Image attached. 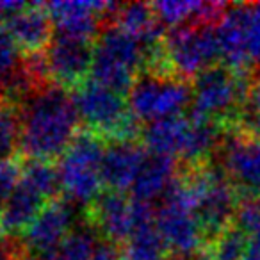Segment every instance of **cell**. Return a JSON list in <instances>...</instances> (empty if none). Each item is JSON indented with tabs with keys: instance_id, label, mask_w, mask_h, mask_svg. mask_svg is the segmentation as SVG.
<instances>
[{
	"instance_id": "1",
	"label": "cell",
	"mask_w": 260,
	"mask_h": 260,
	"mask_svg": "<svg viewBox=\"0 0 260 260\" xmlns=\"http://www.w3.org/2000/svg\"><path fill=\"white\" fill-rule=\"evenodd\" d=\"M22 145L20 150L30 160L62 157L79 138V112L73 96L61 86L40 84L22 100Z\"/></svg>"
},
{
	"instance_id": "2",
	"label": "cell",
	"mask_w": 260,
	"mask_h": 260,
	"mask_svg": "<svg viewBox=\"0 0 260 260\" xmlns=\"http://www.w3.org/2000/svg\"><path fill=\"white\" fill-rule=\"evenodd\" d=\"M223 125L202 116H173L148 123L141 132L148 152L180 159L187 168L207 164L221 141Z\"/></svg>"
},
{
	"instance_id": "3",
	"label": "cell",
	"mask_w": 260,
	"mask_h": 260,
	"mask_svg": "<svg viewBox=\"0 0 260 260\" xmlns=\"http://www.w3.org/2000/svg\"><path fill=\"white\" fill-rule=\"evenodd\" d=\"M150 61V52L141 41L112 23L102 29L96 38L91 75L94 82L123 94L128 93L136 79L143 73L141 68Z\"/></svg>"
},
{
	"instance_id": "4",
	"label": "cell",
	"mask_w": 260,
	"mask_h": 260,
	"mask_svg": "<svg viewBox=\"0 0 260 260\" xmlns=\"http://www.w3.org/2000/svg\"><path fill=\"white\" fill-rule=\"evenodd\" d=\"M80 121L98 138L111 143H134L141 134L139 121L132 114L128 102L121 93L94 80H86L73 91Z\"/></svg>"
},
{
	"instance_id": "5",
	"label": "cell",
	"mask_w": 260,
	"mask_h": 260,
	"mask_svg": "<svg viewBox=\"0 0 260 260\" xmlns=\"http://www.w3.org/2000/svg\"><path fill=\"white\" fill-rule=\"evenodd\" d=\"M219 57L221 50L214 23H189L170 29L162 40L159 57L150 70L168 72L189 82L216 66Z\"/></svg>"
},
{
	"instance_id": "6",
	"label": "cell",
	"mask_w": 260,
	"mask_h": 260,
	"mask_svg": "<svg viewBox=\"0 0 260 260\" xmlns=\"http://www.w3.org/2000/svg\"><path fill=\"white\" fill-rule=\"evenodd\" d=\"M184 175L194 202L196 216L205 232L207 244L234 224L237 212L239 189L232 184L223 168L210 166L209 162L196 168H187Z\"/></svg>"
},
{
	"instance_id": "7",
	"label": "cell",
	"mask_w": 260,
	"mask_h": 260,
	"mask_svg": "<svg viewBox=\"0 0 260 260\" xmlns=\"http://www.w3.org/2000/svg\"><path fill=\"white\" fill-rule=\"evenodd\" d=\"M249 84L248 72L217 64L205 70L192 80V114L230 126L248 98Z\"/></svg>"
},
{
	"instance_id": "8",
	"label": "cell",
	"mask_w": 260,
	"mask_h": 260,
	"mask_svg": "<svg viewBox=\"0 0 260 260\" xmlns=\"http://www.w3.org/2000/svg\"><path fill=\"white\" fill-rule=\"evenodd\" d=\"M105 148L104 139L87 130L79 134L61 157L57 171L61 189L70 202L91 207L102 196V187L105 185L102 177Z\"/></svg>"
},
{
	"instance_id": "9",
	"label": "cell",
	"mask_w": 260,
	"mask_h": 260,
	"mask_svg": "<svg viewBox=\"0 0 260 260\" xmlns=\"http://www.w3.org/2000/svg\"><path fill=\"white\" fill-rule=\"evenodd\" d=\"M155 223L170 253L178 258H191L205 251L207 237L196 216L194 202L184 177L177 178L155 212Z\"/></svg>"
},
{
	"instance_id": "10",
	"label": "cell",
	"mask_w": 260,
	"mask_h": 260,
	"mask_svg": "<svg viewBox=\"0 0 260 260\" xmlns=\"http://www.w3.org/2000/svg\"><path fill=\"white\" fill-rule=\"evenodd\" d=\"M61 191L59 171L50 162L30 160L23 168L22 180L11 200L0 212V230L6 234L25 232L57 192Z\"/></svg>"
},
{
	"instance_id": "11",
	"label": "cell",
	"mask_w": 260,
	"mask_h": 260,
	"mask_svg": "<svg viewBox=\"0 0 260 260\" xmlns=\"http://www.w3.org/2000/svg\"><path fill=\"white\" fill-rule=\"evenodd\" d=\"M189 104H192V87L168 72L145 70L128 91V107L138 121L153 123L182 116Z\"/></svg>"
},
{
	"instance_id": "12",
	"label": "cell",
	"mask_w": 260,
	"mask_h": 260,
	"mask_svg": "<svg viewBox=\"0 0 260 260\" xmlns=\"http://www.w3.org/2000/svg\"><path fill=\"white\" fill-rule=\"evenodd\" d=\"M155 217L150 203L126 198L123 192L109 191L89 207V224L109 242H125L141 221Z\"/></svg>"
},
{
	"instance_id": "13",
	"label": "cell",
	"mask_w": 260,
	"mask_h": 260,
	"mask_svg": "<svg viewBox=\"0 0 260 260\" xmlns=\"http://www.w3.org/2000/svg\"><path fill=\"white\" fill-rule=\"evenodd\" d=\"M93 47L91 41L54 32V40L41 54L45 79H50L52 84L61 87H79L87 80V73H91Z\"/></svg>"
},
{
	"instance_id": "14",
	"label": "cell",
	"mask_w": 260,
	"mask_h": 260,
	"mask_svg": "<svg viewBox=\"0 0 260 260\" xmlns=\"http://www.w3.org/2000/svg\"><path fill=\"white\" fill-rule=\"evenodd\" d=\"M221 164L242 196H260V139L234 134L223 145Z\"/></svg>"
},
{
	"instance_id": "15",
	"label": "cell",
	"mask_w": 260,
	"mask_h": 260,
	"mask_svg": "<svg viewBox=\"0 0 260 260\" xmlns=\"http://www.w3.org/2000/svg\"><path fill=\"white\" fill-rule=\"evenodd\" d=\"M75 214L68 202H50L23 232V246L41 255L54 253L73 232Z\"/></svg>"
},
{
	"instance_id": "16",
	"label": "cell",
	"mask_w": 260,
	"mask_h": 260,
	"mask_svg": "<svg viewBox=\"0 0 260 260\" xmlns=\"http://www.w3.org/2000/svg\"><path fill=\"white\" fill-rule=\"evenodd\" d=\"M45 8L55 27V34L93 41L104 13L112 15L118 6L111 2H52L45 4Z\"/></svg>"
},
{
	"instance_id": "17",
	"label": "cell",
	"mask_w": 260,
	"mask_h": 260,
	"mask_svg": "<svg viewBox=\"0 0 260 260\" xmlns=\"http://www.w3.org/2000/svg\"><path fill=\"white\" fill-rule=\"evenodd\" d=\"M52 18L41 4H25L6 20L9 34L20 50L29 55H41L54 40Z\"/></svg>"
},
{
	"instance_id": "18",
	"label": "cell",
	"mask_w": 260,
	"mask_h": 260,
	"mask_svg": "<svg viewBox=\"0 0 260 260\" xmlns=\"http://www.w3.org/2000/svg\"><path fill=\"white\" fill-rule=\"evenodd\" d=\"M146 152L138 143H111L105 148L102 177L114 192L130 191L145 162Z\"/></svg>"
},
{
	"instance_id": "19",
	"label": "cell",
	"mask_w": 260,
	"mask_h": 260,
	"mask_svg": "<svg viewBox=\"0 0 260 260\" xmlns=\"http://www.w3.org/2000/svg\"><path fill=\"white\" fill-rule=\"evenodd\" d=\"M177 182V162L170 157L146 152L145 162L141 166L138 178L130 189L136 202L150 203L162 200L171 185Z\"/></svg>"
},
{
	"instance_id": "20",
	"label": "cell",
	"mask_w": 260,
	"mask_h": 260,
	"mask_svg": "<svg viewBox=\"0 0 260 260\" xmlns=\"http://www.w3.org/2000/svg\"><path fill=\"white\" fill-rule=\"evenodd\" d=\"M221 59L224 64L237 72H246L249 64L244 43V6H230L216 25Z\"/></svg>"
},
{
	"instance_id": "21",
	"label": "cell",
	"mask_w": 260,
	"mask_h": 260,
	"mask_svg": "<svg viewBox=\"0 0 260 260\" xmlns=\"http://www.w3.org/2000/svg\"><path fill=\"white\" fill-rule=\"evenodd\" d=\"M170 248L155 223V217L145 219L125 241V260H168Z\"/></svg>"
},
{
	"instance_id": "22",
	"label": "cell",
	"mask_w": 260,
	"mask_h": 260,
	"mask_svg": "<svg viewBox=\"0 0 260 260\" xmlns=\"http://www.w3.org/2000/svg\"><path fill=\"white\" fill-rule=\"evenodd\" d=\"M22 145V116L15 102H0V159H13Z\"/></svg>"
},
{
	"instance_id": "23",
	"label": "cell",
	"mask_w": 260,
	"mask_h": 260,
	"mask_svg": "<svg viewBox=\"0 0 260 260\" xmlns=\"http://www.w3.org/2000/svg\"><path fill=\"white\" fill-rule=\"evenodd\" d=\"M96 246L98 234L94 228H79L73 230L66 237V241L54 253L47 255L45 260H91Z\"/></svg>"
},
{
	"instance_id": "24",
	"label": "cell",
	"mask_w": 260,
	"mask_h": 260,
	"mask_svg": "<svg viewBox=\"0 0 260 260\" xmlns=\"http://www.w3.org/2000/svg\"><path fill=\"white\" fill-rule=\"evenodd\" d=\"M248 249L246 237L232 224L228 230L217 235L207 244L202 253V260H242Z\"/></svg>"
},
{
	"instance_id": "25",
	"label": "cell",
	"mask_w": 260,
	"mask_h": 260,
	"mask_svg": "<svg viewBox=\"0 0 260 260\" xmlns=\"http://www.w3.org/2000/svg\"><path fill=\"white\" fill-rule=\"evenodd\" d=\"M234 226L248 242H260V196H241Z\"/></svg>"
},
{
	"instance_id": "26",
	"label": "cell",
	"mask_w": 260,
	"mask_h": 260,
	"mask_svg": "<svg viewBox=\"0 0 260 260\" xmlns=\"http://www.w3.org/2000/svg\"><path fill=\"white\" fill-rule=\"evenodd\" d=\"M244 6V43L249 62L260 64V2Z\"/></svg>"
},
{
	"instance_id": "27",
	"label": "cell",
	"mask_w": 260,
	"mask_h": 260,
	"mask_svg": "<svg viewBox=\"0 0 260 260\" xmlns=\"http://www.w3.org/2000/svg\"><path fill=\"white\" fill-rule=\"evenodd\" d=\"M22 173L23 168L20 166V162L15 157L13 159H0V212L18 187L20 180H22Z\"/></svg>"
},
{
	"instance_id": "28",
	"label": "cell",
	"mask_w": 260,
	"mask_h": 260,
	"mask_svg": "<svg viewBox=\"0 0 260 260\" xmlns=\"http://www.w3.org/2000/svg\"><path fill=\"white\" fill-rule=\"evenodd\" d=\"M91 260H123V255H121V251H119L118 244L109 242V241H102V242H98Z\"/></svg>"
},
{
	"instance_id": "29",
	"label": "cell",
	"mask_w": 260,
	"mask_h": 260,
	"mask_svg": "<svg viewBox=\"0 0 260 260\" xmlns=\"http://www.w3.org/2000/svg\"><path fill=\"white\" fill-rule=\"evenodd\" d=\"M18 251V246H13L2 237V230H0V260H15V255Z\"/></svg>"
},
{
	"instance_id": "30",
	"label": "cell",
	"mask_w": 260,
	"mask_h": 260,
	"mask_svg": "<svg viewBox=\"0 0 260 260\" xmlns=\"http://www.w3.org/2000/svg\"><path fill=\"white\" fill-rule=\"evenodd\" d=\"M242 260H260V242H248V249Z\"/></svg>"
},
{
	"instance_id": "31",
	"label": "cell",
	"mask_w": 260,
	"mask_h": 260,
	"mask_svg": "<svg viewBox=\"0 0 260 260\" xmlns=\"http://www.w3.org/2000/svg\"><path fill=\"white\" fill-rule=\"evenodd\" d=\"M15 260H36V258H34V255L30 251L18 248V251H16V255H15Z\"/></svg>"
}]
</instances>
